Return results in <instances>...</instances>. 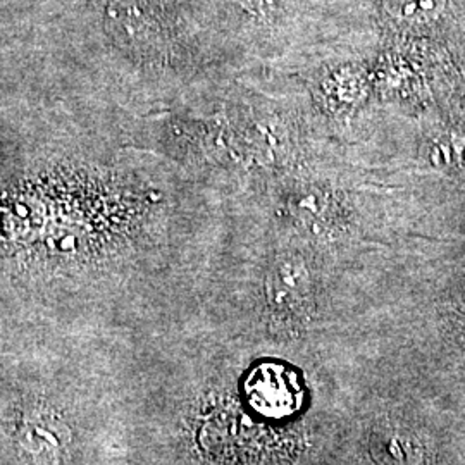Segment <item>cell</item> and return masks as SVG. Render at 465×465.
Segmentation results:
<instances>
[{
	"label": "cell",
	"instance_id": "1",
	"mask_svg": "<svg viewBox=\"0 0 465 465\" xmlns=\"http://www.w3.org/2000/svg\"><path fill=\"white\" fill-rule=\"evenodd\" d=\"M312 282L307 264L299 255L288 253L271 267L267 278V299L271 307L282 316L303 317L309 312Z\"/></svg>",
	"mask_w": 465,
	"mask_h": 465
}]
</instances>
